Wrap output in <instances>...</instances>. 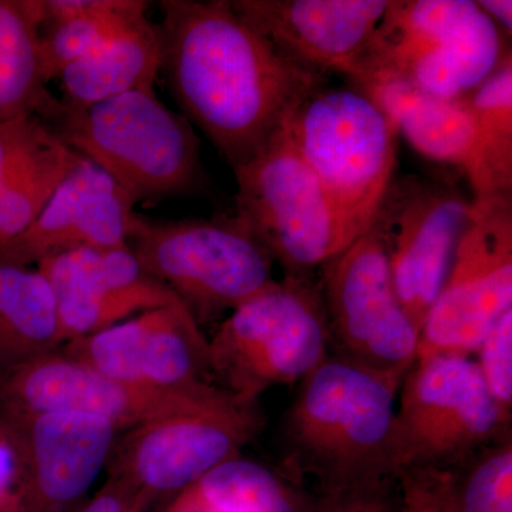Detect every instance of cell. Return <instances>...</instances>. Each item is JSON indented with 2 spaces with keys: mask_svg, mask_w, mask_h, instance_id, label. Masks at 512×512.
Returning <instances> with one entry per match:
<instances>
[{
  "mask_svg": "<svg viewBox=\"0 0 512 512\" xmlns=\"http://www.w3.org/2000/svg\"><path fill=\"white\" fill-rule=\"evenodd\" d=\"M160 33L168 89L232 171L268 144L323 76L279 55L229 0H164Z\"/></svg>",
  "mask_w": 512,
  "mask_h": 512,
  "instance_id": "6da1fadb",
  "label": "cell"
},
{
  "mask_svg": "<svg viewBox=\"0 0 512 512\" xmlns=\"http://www.w3.org/2000/svg\"><path fill=\"white\" fill-rule=\"evenodd\" d=\"M403 379L329 353L302 380L286 429L326 493L386 484L393 477V424Z\"/></svg>",
  "mask_w": 512,
  "mask_h": 512,
  "instance_id": "7a4b0ae2",
  "label": "cell"
},
{
  "mask_svg": "<svg viewBox=\"0 0 512 512\" xmlns=\"http://www.w3.org/2000/svg\"><path fill=\"white\" fill-rule=\"evenodd\" d=\"M503 33L471 0H389L348 79L403 82L440 99L473 93L501 66Z\"/></svg>",
  "mask_w": 512,
  "mask_h": 512,
  "instance_id": "3957f363",
  "label": "cell"
},
{
  "mask_svg": "<svg viewBox=\"0 0 512 512\" xmlns=\"http://www.w3.org/2000/svg\"><path fill=\"white\" fill-rule=\"evenodd\" d=\"M63 106L53 130L113 178L134 204L187 197L207 188L194 128L183 114L164 106L154 90L84 109Z\"/></svg>",
  "mask_w": 512,
  "mask_h": 512,
  "instance_id": "277c9868",
  "label": "cell"
},
{
  "mask_svg": "<svg viewBox=\"0 0 512 512\" xmlns=\"http://www.w3.org/2000/svg\"><path fill=\"white\" fill-rule=\"evenodd\" d=\"M127 244L198 323L231 313L276 284L274 258L235 215L168 221L134 211Z\"/></svg>",
  "mask_w": 512,
  "mask_h": 512,
  "instance_id": "5b68a950",
  "label": "cell"
},
{
  "mask_svg": "<svg viewBox=\"0 0 512 512\" xmlns=\"http://www.w3.org/2000/svg\"><path fill=\"white\" fill-rule=\"evenodd\" d=\"M329 345L319 284L285 276L225 316L208 339V369L229 392L256 400L271 387L301 383Z\"/></svg>",
  "mask_w": 512,
  "mask_h": 512,
  "instance_id": "8992f818",
  "label": "cell"
},
{
  "mask_svg": "<svg viewBox=\"0 0 512 512\" xmlns=\"http://www.w3.org/2000/svg\"><path fill=\"white\" fill-rule=\"evenodd\" d=\"M288 121L249 163L234 171L235 217L268 249L285 276L313 278L360 237L303 160Z\"/></svg>",
  "mask_w": 512,
  "mask_h": 512,
  "instance_id": "52a82bcc",
  "label": "cell"
},
{
  "mask_svg": "<svg viewBox=\"0 0 512 512\" xmlns=\"http://www.w3.org/2000/svg\"><path fill=\"white\" fill-rule=\"evenodd\" d=\"M305 163L340 217L359 237L373 218L396 168V130L379 106L355 89H319L289 117Z\"/></svg>",
  "mask_w": 512,
  "mask_h": 512,
  "instance_id": "ba28073f",
  "label": "cell"
},
{
  "mask_svg": "<svg viewBox=\"0 0 512 512\" xmlns=\"http://www.w3.org/2000/svg\"><path fill=\"white\" fill-rule=\"evenodd\" d=\"M470 356L419 357L397 396L392 473L456 470L507 429Z\"/></svg>",
  "mask_w": 512,
  "mask_h": 512,
  "instance_id": "9c48e42d",
  "label": "cell"
},
{
  "mask_svg": "<svg viewBox=\"0 0 512 512\" xmlns=\"http://www.w3.org/2000/svg\"><path fill=\"white\" fill-rule=\"evenodd\" d=\"M261 427L256 400L221 387L198 406L131 429L114 464V480L138 504L141 495L183 493L212 468L241 456Z\"/></svg>",
  "mask_w": 512,
  "mask_h": 512,
  "instance_id": "30bf717a",
  "label": "cell"
},
{
  "mask_svg": "<svg viewBox=\"0 0 512 512\" xmlns=\"http://www.w3.org/2000/svg\"><path fill=\"white\" fill-rule=\"evenodd\" d=\"M512 309V197L473 198L470 224L420 332L419 357L473 356Z\"/></svg>",
  "mask_w": 512,
  "mask_h": 512,
  "instance_id": "8fae6325",
  "label": "cell"
},
{
  "mask_svg": "<svg viewBox=\"0 0 512 512\" xmlns=\"http://www.w3.org/2000/svg\"><path fill=\"white\" fill-rule=\"evenodd\" d=\"M471 210L473 200L457 188L423 175H394L377 208L370 229L382 242L394 289L419 332L446 281Z\"/></svg>",
  "mask_w": 512,
  "mask_h": 512,
  "instance_id": "7c38bea8",
  "label": "cell"
},
{
  "mask_svg": "<svg viewBox=\"0 0 512 512\" xmlns=\"http://www.w3.org/2000/svg\"><path fill=\"white\" fill-rule=\"evenodd\" d=\"M319 288L338 355L406 376L419 353L420 332L399 301L372 229L320 268Z\"/></svg>",
  "mask_w": 512,
  "mask_h": 512,
  "instance_id": "4fadbf2b",
  "label": "cell"
},
{
  "mask_svg": "<svg viewBox=\"0 0 512 512\" xmlns=\"http://www.w3.org/2000/svg\"><path fill=\"white\" fill-rule=\"evenodd\" d=\"M221 387L210 380L170 389L136 386L52 352L3 366L0 416L77 412L103 417L117 430H131L198 406Z\"/></svg>",
  "mask_w": 512,
  "mask_h": 512,
  "instance_id": "5bb4252c",
  "label": "cell"
},
{
  "mask_svg": "<svg viewBox=\"0 0 512 512\" xmlns=\"http://www.w3.org/2000/svg\"><path fill=\"white\" fill-rule=\"evenodd\" d=\"M62 348L101 375L154 389L202 382L210 372L208 339L183 303L140 313Z\"/></svg>",
  "mask_w": 512,
  "mask_h": 512,
  "instance_id": "9a60e30c",
  "label": "cell"
},
{
  "mask_svg": "<svg viewBox=\"0 0 512 512\" xmlns=\"http://www.w3.org/2000/svg\"><path fill=\"white\" fill-rule=\"evenodd\" d=\"M18 453L22 512H52L82 497L100 476L117 429L92 414L0 416Z\"/></svg>",
  "mask_w": 512,
  "mask_h": 512,
  "instance_id": "2e32d148",
  "label": "cell"
},
{
  "mask_svg": "<svg viewBox=\"0 0 512 512\" xmlns=\"http://www.w3.org/2000/svg\"><path fill=\"white\" fill-rule=\"evenodd\" d=\"M37 269L55 291L63 345L140 313L183 303L148 274L130 248L76 249L45 259Z\"/></svg>",
  "mask_w": 512,
  "mask_h": 512,
  "instance_id": "e0dca14e",
  "label": "cell"
},
{
  "mask_svg": "<svg viewBox=\"0 0 512 512\" xmlns=\"http://www.w3.org/2000/svg\"><path fill=\"white\" fill-rule=\"evenodd\" d=\"M276 52L306 72L349 77L389 0H229Z\"/></svg>",
  "mask_w": 512,
  "mask_h": 512,
  "instance_id": "ac0fdd59",
  "label": "cell"
},
{
  "mask_svg": "<svg viewBox=\"0 0 512 512\" xmlns=\"http://www.w3.org/2000/svg\"><path fill=\"white\" fill-rule=\"evenodd\" d=\"M133 200L90 161L77 165L28 229L0 247V264L29 268L76 249H124Z\"/></svg>",
  "mask_w": 512,
  "mask_h": 512,
  "instance_id": "d6986e66",
  "label": "cell"
},
{
  "mask_svg": "<svg viewBox=\"0 0 512 512\" xmlns=\"http://www.w3.org/2000/svg\"><path fill=\"white\" fill-rule=\"evenodd\" d=\"M43 25V0H0V124L39 117L52 127L62 116L40 73Z\"/></svg>",
  "mask_w": 512,
  "mask_h": 512,
  "instance_id": "ffe728a7",
  "label": "cell"
},
{
  "mask_svg": "<svg viewBox=\"0 0 512 512\" xmlns=\"http://www.w3.org/2000/svg\"><path fill=\"white\" fill-rule=\"evenodd\" d=\"M161 66L160 33L147 19L70 64L59 77L62 101L84 109L137 90H154Z\"/></svg>",
  "mask_w": 512,
  "mask_h": 512,
  "instance_id": "44dd1931",
  "label": "cell"
},
{
  "mask_svg": "<svg viewBox=\"0 0 512 512\" xmlns=\"http://www.w3.org/2000/svg\"><path fill=\"white\" fill-rule=\"evenodd\" d=\"M357 90L375 101L414 151L464 170L473 137L467 97L440 99L403 82L377 83Z\"/></svg>",
  "mask_w": 512,
  "mask_h": 512,
  "instance_id": "7402d4cb",
  "label": "cell"
},
{
  "mask_svg": "<svg viewBox=\"0 0 512 512\" xmlns=\"http://www.w3.org/2000/svg\"><path fill=\"white\" fill-rule=\"evenodd\" d=\"M144 0H43L40 73L46 84L82 57L147 20Z\"/></svg>",
  "mask_w": 512,
  "mask_h": 512,
  "instance_id": "603a6c76",
  "label": "cell"
},
{
  "mask_svg": "<svg viewBox=\"0 0 512 512\" xmlns=\"http://www.w3.org/2000/svg\"><path fill=\"white\" fill-rule=\"evenodd\" d=\"M466 97L473 137L463 171L474 200L512 197V56Z\"/></svg>",
  "mask_w": 512,
  "mask_h": 512,
  "instance_id": "cb8c5ba5",
  "label": "cell"
},
{
  "mask_svg": "<svg viewBox=\"0 0 512 512\" xmlns=\"http://www.w3.org/2000/svg\"><path fill=\"white\" fill-rule=\"evenodd\" d=\"M0 323L8 365L63 345L55 291L39 269L0 264Z\"/></svg>",
  "mask_w": 512,
  "mask_h": 512,
  "instance_id": "d4e9b609",
  "label": "cell"
},
{
  "mask_svg": "<svg viewBox=\"0 0 512 512\" xmlns=\"http://www.w3.org/2000/svg\"><path fill=\"white\" fill-rule=\"evenodd\" d=\"M82 161L83 157L53 131L19 165L0 192V247L33 224L57 188Z\"/></svg>",
  "mask_w": 512,
  "mask_h": 512,
  "instance_id": "484cf974",
  "label": "cell"
},
{
  "mask_svg": "<svg viewBox=\"0 0 512 512\" xmlns=\"http://www.w3.org/2000/svg\"><path fill=\"white\" fill-rule=\"evenodd\" d=\"M183 494L220 512H303L301 497L284 480L241 456L212 468Z\"/></svg>",
  "mask_w": 512,
  "mask_h": 512,
  "instance_id": "4316f807",
  "label": "cell"
},
{
  "mask_svg": "<svg viewBox=\"0 0 512 512\" xmlns=\"http://www.w3.org/2000/svg\"><path fill=\"white\" fill-rule=\"evenodd\" d=\"M464 474L454 471L458 512H512V443L491 444L471 458Z\"/></svg>",
  "mask_w": 512,
  "mask_h": 512,
  "instance_id": "83f0119b",
  "label": "cell"
},
{
  "mask_svg": "<svg viewBox=\"0 0 512 512\" xmlns=\"http://www.w3.org/2000/svg\"><path fill=\"white\" fill-rule=\"evenodd\" d=\"M474 362L490 393L507 419L512 410V309L495 322L474 352Z\"/></svg>",
  "mask_w": 512,
  "mask_h": 512,
  "instance_id": "f1b7e54d",
  "label": "cell"
},
{
  "mask_svg": "<svg viewBox=\"0 0 512 512\" xmlns=\"http://www.w3.org/2000/svg\"><path fill=\"white\" fill-rule=\"evenodd\" d=\"M397 480L400 484L399 512H458L453 470L406 471Z\"/></svg>",
  "mask_w": 512,
  "mask_h": 512,
  "instance_id": "f546056e",
  "label": "cell"
},
{
  "mask_svg": "<svg viewBox=\"0 0 512 512\" xmlns=\"http://www.w3.org/2000/svg\"><path fill=\"white\" fill-rule=\"evenodd\" d=\"M53 131L39 117H19L0 124V192L19 165L45 143Z\"/></svg>",
  "mask_w": 512,
  "mask_h": 512,
  "instance_id": "4dcf8cb0",
  "label": "cell"
},
{
  "mask_svg": "<svg viewBox=\"0 0 512 512\" xmlns=\"http://www.w3.org/2000/svg\"><path fill=\"white\" fill-rule=\"evenodd\" d=\"M384 485L386 484L328 494L320 512H399L390 504Z\"/></svg>",
  "mask_w": 512,
  "mask_h": 512,
  "instance_id": "1f68e13d",
  "label": "cell"
},
{
  "mask_svg": "<svg viewBox=\"0 0 512 512\" xmlns=\"http://www.w3.org/2000/svg\"><path fill=\"white\" fill-rule=\"evenodd\" d=\"M0 512H22V483L18 453L0 429Z\"/></svg>",
  "mask_w": 512,
  "mask_h": 512,
  "instance_id": "d6a6232c",
  "label": "cell"
},
{
  "mask_svg": "<svg viewBox=\"0 0 512 512\" xmlns=\"http://www.w3.org/2000/svg\"><path fill=\"white\" fill-rule=\"evenodd\" d=\"M133 508H138L134 495L119 481L113 480L107 490L101 491L92 503L86 505L80 512H128Z\"/></svg>",
  "mask_w": 512,
  "mask_h": 512,
  "instance_id": "836d02e7",
  "label": "cell"
},
{
  "mask_svg": "<svg viewBox=\"0 0 512 512\" xmlns=\"http://www.w3.org/2000/svg\"><path fill=\"white\" fill-rule=\"evenodd\" d=\"M480 9L488 16L498 29H503L505 35L511 37L512 32V2L511 0H480Z\"/></svg>",
  "mask_w": 512,
  "mask_h": 512,
  "instance_id": "e575fe53",
  "label": "cell"
},
{
  "mask_svg": "<svg viewBox=\"0 0 512 512\" xmlns=\"http://www.w3.org/2000/svg\"><path fill=\"white\" fill-rule=\"evenodd\" d=\"M170 512H220L214 510V508L207 507V505L198 503V501L192 500L191 497L181 493L180 498L175 501L173 508Z\"/></svg>",
  "mask_w": 512,
  "mask_h": 512,
  "instance_id": "d590c367",
  "label": "cell"
},
{
  "mask_svg": "<svg viewBox=\"0 0 512 512\" xmlns=\"http://www.w3.org/2000/svg\"><path fill=\"white\" fill-rule=\"evenodd\" d=\"M0 365H8V348H6V339L3 335L2 323H0Z\"/></svg>",
  "mask_w": 512,
  "mask_h": 512,
  "instance_id": "8d00e7d4",
  "label": "cell"
},
{
  "mask_svg": "<svg viewBox=\"0 0 512 512\" xmlns=\"http://www.w3.org/2000/svg\"><path fill=\"white\" fill-rule=\"evenodd\" d=\"M128 512H140V510H138V508H133V510L128 511Z\"/></svg>",
  "mask_w": 512,
  "mask_h": 512,
  "instance_id": "74e56055",
  "label": "cell"
}]
</instances>
